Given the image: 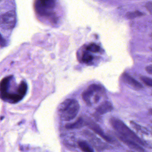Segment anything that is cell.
<instances>
[{
	"instance_id": "5",
	"label": "cell",
	"mask_w": 152,
	"mask_h": 152,
	"mask_svg": "<svg viewBox=\"0 0 152 152\" xmlns=\"http://www.w3.org/2000/svg\"><path fill=\"white\" fill-rule=\"evenodd\" d=\"M102 88L99 85L95 84H91L83 93L82 97L83 101L88 105H91L92 104L91 98L94 95V93L100 92Z\"/></svg>"
},
{
	"instance_id": "14",
	"label": "cell",
	"mask_w": 152,
	"mask_h": 152,
	"mask_svg": "<svg viewBox=\"0 0 152 152\" xmlns=\"http://www.w3.org/2000/svg\"><path fill=\"white\" fill-rule=\"evenodd\" d=\"M130 124H131L132 126L135 129L137 130V131H138L141 132L142 133H145V134H147V130H145V128H142L141 126L139 125L138 124H136L135 122L131 121Z\"/></svg>"
},
{
	"instance_id": "4",
	"label": "cell",
	"mask_w": 152,
	"mask_h": 152,
	"mask_svg": "<svg viewBox=\"0 0 152 152\" xmlns=\"http://www.w3.org/2000/svg\"><path fill=\"white\" fill-rule=\"evenodd\" d=\"M55 6V1H39L36 2L35 8L36 11L40 15H49V10L52 9Z\"/></svg>"
},
{
	"instance_id": "19",
	"label": "cell",
	"mask_w": 152,
	"mask_h": 152,
	"mask_svg": "<svg viewBox=\"0 0 152 152\" xmlns=\"http://www.w3.org/2000/svg\"><path fill=\"white\" fill-rule=\"evenodd\" d=\"M152 66L150 65L146 67V70L149 74H152Z\"/></svg>"
},
{
	"instance_id": "10",
	"label": "cell",
	"mask_w": 152,
	"mask_h": 152,
	"mask_svg": "<svg viewBox=\"0 0 152 152\" xmlns=\"http://www.w3.org/2000/svg\"><path fill=\"white\" fill-rule=\"evenodd\" d=\"M85 124L84 120L82 117H80L74 122L66 124L65 127L67 129H80L84 126Z\"/></svg>"
},
{
	"instance_id": "9",
	"label": "cell",
	"mask_w": 152,
	"mask_h": 152,
	"mask_svg": "<svg viewBox=\"0 0 152 152\" xmlns=\"http://www.w3.org/2000/svg\"><path fill=\"white\" fill-rule=\"evenodd\" d=\"M113 109V105L108 101H105L96 109V112L99 115H103L111 112Z\"/></svg>"
},
{
	"instance_id": "11",
	"label": "cell",
	"mask_w": 152,
	"mask_h": 152,
	"mask_svg": "<svg viewBox=\"0 0 152 152\" xmlns=\"http://www.w3.org/2000/svg\"><path fill=\"white\" fill-rule=\"evenodd\" d=\"M78 145L83 152H94L93 148L86 141H79Z\"/></svg>"
},
{
	"instance_id": "2",
	"label": "cell",
	"mask_w": 152,
	"mask_h": 152,
	"mask_svg": "<svg viewBox=\"0 0 152 152\" xmlns=\"http://www.w3.org/2000/svg\"><path fill=\"white\" fill-rule=\"evenodd\" d=\"M80 106L75 99H66L60 104L59 111L60 117L64 121H69L74 119L78 114Z\"/></svg>"
},
{
	"instance_id": "1",
	"label": "cell",
	"mask_w": 152,
	"mask_h": 152,
	"mask_svg": "<svg viewBox=\"0 0 152 152\" xmlns=\"http://www.w3.org/2000/svg\"><path fill=\"white\" fill-rule=\"evenodd\" d=\"M109 121L111 126L116 131L117 134L131 140L140 145L146 146V143L139 137L122 121L118 118L112 117Z\"/></svg>"
},
{
	"instance_id": "8",
	"label": "cell",
	"mask_w": 152,
	"mask_h": 152,
	"mask_svg": "<svg viewBox=\"0 0 152 152\" xmlns=\"http://www.w3.org/2000/svg\"><path fill=\"white\" fill-rule=\"evenodd\" d=\"M123 79L125 82L127 83L129 85H131L135 88L137 89H141L143 88V86L141 83H140L134 78L130 76L128 73H124L123 75Z\"/></svg>"
},
{
	"instance_id": "13",
	"label": "cell",
	"mask_w": 152,
	"mask_h": 152,
	"mask_svg": "<svg viewBox=\"0 0 152 152\" xmlns=\"http://www.w3.org/2000/svg\"><path fill=\"white\" fill-rule=\"evenodd\" d=\"M82 59L84 63L88 64V63H90L93 60V56L90 53H88V52H85L83 55Z\"/></svg>"
},
{
	"instance_id": "7",
	"label": "cell",
	"mask_w": 152,
	"mask_h": 152,
	"mask_svg": "<svg viewBox=\"0 0 152 152\" xmlns=\"http://www.w3.org/2000/svg\"><path fill=\"white\" fill-rule=\"evenodd\" d=\"M116 135H117V136L119 138V139L121 140V141H122L124 143L126 144L130 148L138 151V152H145V149L141 147V145H139L137 143H136L134 141L129 139L126 138L124 137L123 136H121L119 134H117Z\"/></svg>"
},
{
	"instance_id": "17",
	"label": "cell",
	"mask_w": 152,
	"mask_h": 152,
	"mask_svg": "<svg viewBox=\"0 0 152 152\" xmlns=\"http://www.w3.org/2000/svg\"><path fill=\"white\" fill-rule=\"evenodd\" d=\"M6 44H7V42H6V40L1 36V34H0V46L1 47H4L6 46Z\"/></svg>"
},
{
	"instance_id": "16",
	"label": "cell",
	"mask_w": 152,
	"mask_h": 152,
	"mask_svg": "<svg viewBox=\"0 0 152 152\" xmlns=\"http://www.w3.org/2000/svg\"><path fill=\"white\" fill-rule=\"evenodd\" d=\"M140 80L142 82L146 85L149 87H151L152 86V80L151 78L149 77H146V76H141L140 77Z\"/></svg>"
},
{
	"instance_id": "15",
	"label": "cell",
	"mask_w": 152,
	"mask_h": 152,
	"mask_svg": "<svg viewBox=\"0 0 152 152\" xmlns=\"http://www.w3.org/2000/svg\"><path fill=\"white\" fill-rule=\"evenodd\" d=\"M143 15V13H141V12L139 11H136L135 12H130V13H128L126 15H127V18H128L132 19V18H135L141 16Z\"/></svg>"
},
{
	"instance_id": "6",
	"label": "cell",
	"mask_w": 152,
	"mask_h": 152,
	"mask_svg": "<svg viewBox=\"0 0 152 152\" xmlns=\"http://www.w3.org/2000/svg\"><path fill=\"white\" fill-rule=\"evenodd\" d=\"M87 124L88 125L90 129H91L95 133L99 135L104 140L109 143H113V139L110 137L105 134L104 131L99 127V125L96 124L93 122L87 123Z\"/></svg>"
},
{
	"instance_id": "12",
	"label": "cell",
	"mask_w": 152,
	"mask_h": 152,
	"mask_svg": "<svg viewBox=\"0 0 152 152\" xmlns=\"http://www.w3.org/2000/svg\"><path fill=\"white\" fill-rule=\"evenodd\" d=\"M87 50L92 53H97L100 50V47L95 43H91L87 47Z\"/></svg>"
},
{
	"instance_id": "18",
	"label": "cell",
	"mask_w": 152,
	"mask_h": 152,
	"mask_svg": "<svg viewBox=\"0 0 152 152\" xmlns=\"http://www.w3.org/2000/svg\"><path fill=\"white\" fill-rule=\"evenodd\" d=\"M146 7L147 9L148 10V11H149V12H150V14H151V12H152V2H148V3H147L146 5Z\"/></svg>"
},
{
	"instance_id": "3",
	"label": "cell",
	"mask_w": 152,
	"mask_h": 152,
	"mask_svg": "<svg viewBox=\"0 0 152 152\" xmlns=\"http://www.w3.org/2000/svg\"><path fill=\"white\" fill-rule=\"evenodd\" d=\"M16 23V15L13 11H10L0 17V26L6 30L14 28Z\"/></svg>"
}]
</instances>
